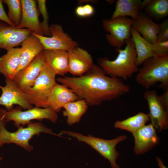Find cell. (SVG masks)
<instances>
[{"mask_svg": "<svg viewBox=\"0 0 168 168\" xmlns=\"http://www.w3.org/2000/svg\"><path fill=\"white\" fill-rule=\"evenodd\" d=\"M0 114L6 122L13 121L15 126L18 128L20 125L28 124L33 120L41 121L47 119L55 123L58 118L57 113L49 108L35 107L25 111H22L17 108L9 111L0 108Z\"/></svg>", "mask_w": 168, "mask_h": 168, "instance_id": "52a82bcc", "label": "cell"}, {"mask_svg": "<svg viewBox=\"0 0 168 168\" xmlns=\"http://www.w3.org/2000/svg\"><path fill=\"white\" fill-rule=\"evenodd\" d=\"M132 27L148 42H156L160 24L155 22L146 15L140 13L138 17L134 20Z\"/></svg>", "mask_w": 168, "mask_h": 168, "instance_id": "ffe728a7", "label": "cell"}, {"mask_svg": "<svg viewBox=\"0 0 168 168\" xmlns=\"http://www.w3.org/2000/svg\"><path fill=\"white\" fill-rule=\"evenodd\" d=\"M134 20L127 17H119L113 19H106L102 21L108 43L116 49H120L126 41L131 39V29Z\"/></svg>", "mask_w": 168, "mask_h": 168, "instance_id": "ba28073f", "label": "cell"}, {"mask_svg": "<svg viewBox=\"0 0 168 168\" xmlns=\"http://www.w3.org/2000/svg\"><path fill=\"white\" fill-rule=\"evenodd\" d=\"M156 160L157 164L160 168H167L165 166L162 161L159 157L157 156L156 157Z\"/></svg>", "mask_w": 168, "mask_h": 168, "instance_id": "e575fe53", "label": "cell"}, {"mask_svg": "<svg viewBox=\"0 0 168 168\" xmlns=\"http://www.w3.org/2000/svg\"><path fill=\"white\" fill-rule=\"evenodd\" d=\"M2 157H0V161L2 160Z\"/></svg>", "mask_w": 168, "mask_h": 168, "instance_id": "d590c367", "label": "cell"}, {"mask_svg": "<svg viewBox=\"0 0 168 168\" xmlns=\"http://www.w3.org/2000/svg\"><path fill=\"white\" fill-rule=\"evenodd\" d=\"M6 85L0 86L2 94L0 96V105L4 106L6 110L13 109L14 105H17L24 110L33 107L25 97L23 92L18 87L12 80L6 78Z\"/></svg>", "mask_w": 168, "mask_h": 168, "instance_id": "7c38bea8", "label": "cell"}, {"mask_svg": "<svg viewBox=\"0 0 168 168\" xmlns=\"http://www.w3.org/2000/svg\"><path fill=\"white\" fill-rule=\"evenodd\" d=\"M149 109V120L155 129L160 132L168 127V110L162 104L155 90H147L143 94Z\"/></svg>", "mask_w": 168, "mask_h": 168, "instance_id": "30bf717a", "label": "cell"}, {"mask_svg": "<svg viewBox=\"0 0 168 168\" xmlns=\"http://www.w3.org/2000/svg\"><path fill=\"white\" fill-rule=\"evenodd\" d=\"M132 134L135 142L134 152L136 155L143 154L160 143V139L152 124L144 125Z\"/></svg>", "mask_w": 168, "mask_h": 168, "instance_id": "2e32d148", "label": "cell"}, {"mask_svg": "<svg viewBox=\"0 0 168 168\" xmlns=\"http://www.w3.org/2000/svg\"><path fill=\"white\" fill-rule=\"evenodd\" d=\"M3 3L2 0H0V21H3L11 26H15L8 18L3 7Z\"/></svg>", "mask_w": 168, "mask_h": 168, "instance_id": "4dcf8cb0", "label": "cell"}, {"mask_svg": "<svg viewBox=\"0 0 168 168\" xmlns=\"http://www.w3.org/2000/svg\"><path fill=\"white\" fill-rule=\"evenodd\" d=\"M88 105L83 99L70 102L63 107L64 110L63 111L64 117H67V122L68 125H72L79 123L83 115L87 111Z\"/></svg>", "mask_w": 168, "mask_h": 168, "instance_id": "cb8c5ba5", "label": "cell"}, {"mask_svg": "<svg viewBox=\"0 0 168 168\" xmlns=\"http://www.w3.org/2000/svg\"><path fill=\"white\" fill-rule=\"evenodd\" d=\"M50 37L40 35L33 32L42 44L44 50H60L68 51L78 46L77 44L63 30L62 26L53 24L49 26Z\"/></svg>", "mask_w": 168, "mask_h": 168, "instance_id": "9c48e42d", "label": "cell"}, {"mask_svg": "<svg viewBox=\"0 0 168 168\" xmlns=\"http://www.w3.org/2000/svg\"><path fill=\"white\" fill-rule=\"evenodd\" d=\"M143 9L151 19L161 20L168 15V0H149Z\"/></svg>", "mask_w": 168, "mask_h": 168, "instance_id": "484cf974", "label": "cell"}, {"mask_svg": "<svg viewBox=\"0 0 168 168\" xmlns=\"http://www.w3.org/2000/svg\"><path fill=\"white\" fill-rule=\"evenodd\" d=\"M123 49H116L118 53L116 58L110 60L107 57L98 60L99 66L108 76L113 78L126 80L137 72V54L132 39L127 40Z\"/></svg>", "mask_w": 168, "mask_h": 168, "instance_id": "7a4b0ae2", "label": "cell"}, {"mask_svg": "<svg viewBox=\"0 0 168 168\" xmlns=\"http://www.w3.org/2000/svg\"><path fill=\"white\" fill-rule=\"evenodd\" d=\"M142 65L135 77L138 84L148 89L160 82V88L168 89V53L156 54Z\"/></svg>", "mask_w": 168, "mask_h": 168, "instance_id": "3957f363", "label": "cell"}, {"mask_svg": "<svg viewBox=\"0 0 168 168\" xmlns=\"http://www.w3.org/2000/svg\"><path fill=\"white\" fill-rule=\"evenodd\" d=\"M83 7L86 17L91 16L94 14V9L90 4H86Z\"/></svg>", "mask_w": 168, "mask_h": 168, "instance_id": "1f68e13d", "label": "cell"}, {"mask_svg": "<svg viewBox=\"0 0 168 168\" xmlns=\"http://www.w3.org/2000/svg\"><path fill=\"white\" fill-rule=\"evenodd\" d=\"M21 45L20 63L16 73L28 65L44 50L43 46L40 40L31 32Z\"/></svg>", "mask_w": 168, "mask_h": 168, "instance_id": "ac0fdd59", "label": "cell"}, {"mask_svg": "<svg viewBox=\"0 0 168 168\" xmlns=\"http://www.w3.org/2000/svg\"><path fill=\"white\" fill-rule=\"evenodd\" d=\"M56 75L45 63L34 85L23 92L25 97L30 104L37 107L48 108L47 100L57 82Z\"/></svg>", "mask_w": 168, "mask_h": 168, "instance_id": "5b68a950", "label": "cell"}, {"mask_svg": "<svg viewBox=\"0 0 168 168\" xmlns=\"http://www.w3.org/2000/svg\"><path fill=\"white\" fill-rule=\"evenodd\" d=\"M66 134L75 138L80 141L85 142L110 162L112 168H120L116 162L119 155L116 149V145L120 142L126 140L127 136L122 135L111 140H105L96 137L90 134L85 136L79 133L67 130H63L59 134L60 136Z\"/></svg>", "mask_w": 168, "mask_h": 168, "instance_id": "8992f818", "label": "cell"}, {"mask_svg": "<svg viewBox=\"0 0 168 168\" xmlns=\"http://www.w3.org/2000/svg\"><path fill=\"white\" fill-rule=\"evenodd\" d=\"M168 40V20L166 19L160 24L157 42Z\"/></svg>", "mask_w": 168, "mask_h": 168, "instance_id": "f1b7e54d", "label": "cell"}, {"mask_svg": "<svg viewBox=\"0 0 168 168\" xmlns=\"http://www.w3.org/2000/svg\"><path fill=\"white\" fill-rule=\"evenodd\" d=\"M142 1L140 0H118L111 19L119 17H130L136 20L140 14Z\"/></svg>", "mask_w": 168, "mask_h": 168, "instance_id": "603a6c76", "label": "cell"}, {"mask_svg": "<svg viewBox=\"0 0 168 168\" xmlns=\"http://www.w3.org/2000/svg\"><path fill=\"white\" fill-rule=\"evenodd\" d=\"M152 45L155 54L168 53V40L156 42Z\"/></svg>", "mask_w": 168, "mask_h": 168, "instance_id": "f546056e", "label": "cell"}, {"mask_svg": "<svg viewBox=\"0 0 168 168\" xmlns=\"http://www.w3.org/2000/svg\"><path fill=\"white\" fill-rule=\"evenodd\" d=\"M160 99L165 108L168 110V89H166L164 93L159 96Z\"/></svg>", "mask_w": 168, "mask_h": 168, "instance_id": "d6a6232c", "label": "cell"}, {"mask_svg": "<svg viewBox=\"0 0 168 168\" xmlns=\"http://www.w3.org/2000/svg\"><path fill=\"white\" fill-rule=\"evenodd\" d=\"M21 48H14L7 51L0 57V73L6 78L12 80L20 65Z\"/></svg>", "mask_w": 168, "mask_h": 168, "instance_id": "44dd1931", "label": "cell"}, {"mask_svg": "<svg viewBox=\"0 0 168 168\" xmlns=\"http://www.w3.org/2000/svg\"><path fill=\"white\" fill-rule=\"evenodd\" d=\"M8 8L7 15L10 21L15 27L17 26L21 21L22 7L21 0H3Z\"/></svg>", "mask_w": 168, "mask_h": 168, "instance_id": "4316f807", "label": "cell"}, {"mask_svg": "<svg viewBox=\"0 0 168 168\" xmlns=\"http://www.w3.org/2000/svg\"><path fill=\"white\" fill-rule=\"evenodd\" d=\"M75 12L76 15L79 17H86L83 6H77L75 9Z\"/></svg>", "mask_w": 168, "mask_h": 168, "instance_id": "836d02e7", "label": "cell"}, {"mask_svg": "<svg viewBox=\"0 0 168 168\" xmlns=\"http://www.w3.org/2000/svg\"><path fill=\"white\" fill-rule=\"evenodd\" d=\"M69 72L79 77L87 72L94 63L91 54L86 50L77 47L68 51Z\"/></svg>", "mask_w": 168, "mask_h": 168, "instance_id": "9a60e30c", "label": "cell"}, {"mask_svg": "<svg viewBox=\"0 0 168 168\" xmlns=\"http://www.w3.org/2000/svg\"><path fill=\"white\" fill-rule=\"evenodd\" d=\"M45 64L43 52L27 66L18 71L12 80L22 91L31 87Z\"/></svg>", "mask_w": 168, "mask_h": 168, "instance_id": "8fae6325", "label": "cell"}, {"mask_svg": "<svg viewBox=\"0 0 168 168\" xmlns=\"http://www.w3.org/2000/svg\"><path fill=\"white\" fill-rule=\"evenodd\" d=\"M26 29H21L0 21V49L7 51L21 45L30 34Z\"/></svg>", "mask_w": 168, "mask_h": 168, "instance_id": "5bb4252c", "label": "cell"}, {"mask_svg": "<svg viewBox=\"0 0 168 168\" xmlns=\"http://www.w3.org/2000/svg\"><path fill=\"white\" fill-rule=\"evenodd\" d=\"M37 2L39 12L42 15L43 18V20L40 22V25L44 36H51V35L49 30V16L46 6V1L37 0Z\"/></svg>", "mask_w": 168, "mask_h": 168, "instance_id": "83f0119b", "label": "cell"}, {"mask_svg": "<svg viewBox=\"0 0 168 168\" xmlns=\"http://www.w3.org/2000/svg\"><path fill=\"white\" fill-rule=\"evenodd\" d=\"M131 33L137 54L136 63L138 66L147 59L154 56L156 54L152 49V44L145 40L132 27Z\"/></svg>", "mask_w": 168, "mask_h": 168, "instance_id": "7402d4cb", "label": "cell"}, {"mask_svg": "<svg viewBox=\"0 0 168 168\" xmlns=\"http://www.w3.org/2000/svg\"><path fill=\"white\" fill-rule=\"evenodd\" d=\"M56 80L71 89L88 105H99L129 92L130 86L120 79L107 76L99 66L93 64L79 77H59Z\"/></svg>", "mask_w": 168, "mask_h": 168, "instance_id": "6da1fadb", "label": "cell"}, {"mask_svg": "<svg viewBox=\"0 0 168 168\" xmlns=\"http://www.w3.org/2000/svg\"><path fill=\"white\" fill-rule=\"evenodd\" d=\"M6 123L0 114V147L5 144L14 143L28 152H30L33 147L29 142L34 135L44 133L61 136L54 133L51 128H48L40 122H30L26 127L20 126L16 131L14 132L7 130L6 128Z\"/></svg>", "mask_w": 168, "mask_h": 168, "instance_id": "277c9868", "label": "cell"}, {"mask_svg": "<svg viewBox=\"0 0 168 168\" xmlns=\"http://www.w3.org/2000/svg\"><path fill=\"white\" fill-rule=\"evenodd\" d=\"M22 7L21 21L16 28L26 29L31 32L44 36L40 22L39 19V13L37 0H21Z\"/></svg>", "mask_w": 168, "mask_h": 168, "instance_id": "4fadbf2b", "label": "cell"}, {"mask_svg": "<svg viewBox=\"0 0 168 168\" xmlns=\"http://www.w3.org/2000/svg\"><path fill=\"white\" fill-rule=\"evenodd\" d=\"M80 99L69 88L56 82L52 89L47 100L48 108L57 113L66 104Z\"/></svg>", "mask_w": 168, "mask_h": 168, "instance_id": "e0dca14e", "label": "cell"}, {"mask_svg": "<svg viewBox=\"0 0 168 168\" xmlns=\"http://www.w3.org/2000/svg\"><path fill=\"white\" fill-rule=\"evenodd\" d=\"M46 63L56 75L64 76L69 72L68 51L60 50H44Z\"/></svg>", "mask_w": 168, "mask_h": 168, "instance_id": "d6986e66", "label": "cell"}, {"mask_svg": "<svg viewBox=\"0 0 168 168\" xmlns=\"http://www.w3.org/2000/svg\"><path fill=\"white\" fill-rule=\"evenodd\" d=\"M149 120L148 114L139 112L136 115L124 120L116 121L114 126L116 128L125 130L132 133L145 125Z\"/></svg>", "mask_w": 168, "mask_h": 168, "instance_id": "d4e9b609", "label": "cell"}]
</instances>
